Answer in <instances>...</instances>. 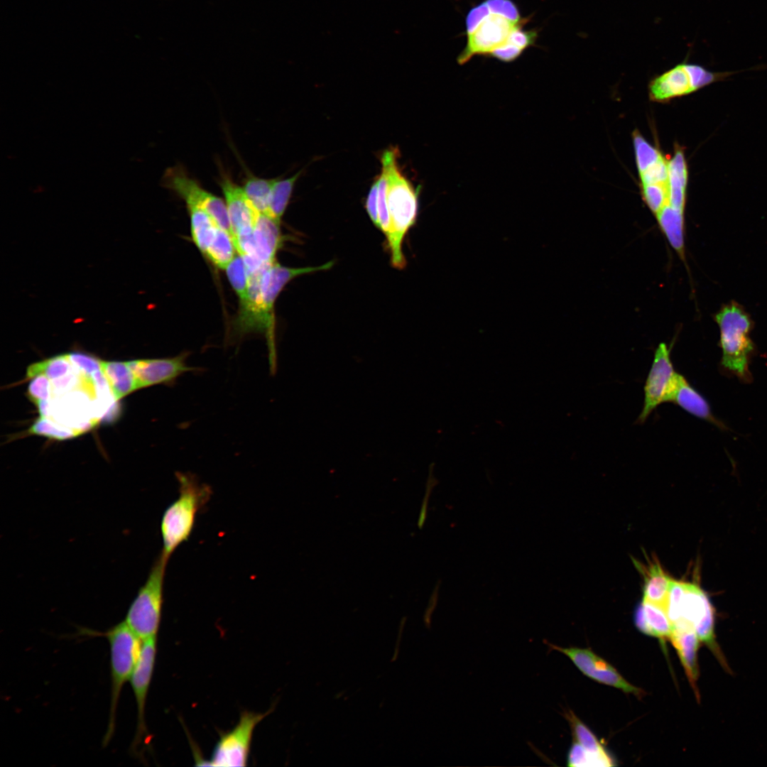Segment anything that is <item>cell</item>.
Instances as JSON below:
<instances>
[{"instance_id": "1f68e13d", "label": "cell", "mask_w": 767, "mask_h": 767, "mask_svg": "<svg viewBox=\"0 0 767 767\" xmlns=\"http://www.w3.org/2000/svg\"><path fill=\"white\" fill-rule=\"evenodd\" d=\"M377 183L379 229L386 236L389 230L390 218L387 205L388 177L386 170L383 165L381 173L377 178Z\"/></svg>"}, {"instance_id": "4fadbf2b", "label": "cell", "mask_w": 767, "mask_h": 767, "mask_svg": "<svg viewBox=\"0 0 767 767\" xmlns=\"http://www.w3.org/2000/svg\"><path fill=\"white\" fill-rule=\"evenodd\" d=\"M551 650L557 651L567 656L575 666L586 676L600 683L614 687L626 693L642 697L643 690L633 685L608 662L589 648L577 647H561L546 643Z\"/></svg>"}, {"instance_id": "d590c367", "label": "cell", "mask_w": 767, "mask_h": 767, "mask_svg": "<svg viewBox=\"0 0 767 767\" xmlns=\"http://www.w3.org/2000/svg\"><path fill=\"white\" fill-rule=\"evenodd\" d=\"M365 209L371 222L377 228L379 229L377 179L371 186L370 190L366 200Z\"/></svg>"}, {"instance_id": "cb8c5ba5", "label": "cell", "mask_w": 767, "mask_h": 767, "mask_svg": "<svg viewBox=\"0 0 767 767\" xmlns=\"http://www.w3.org/2000/svg\"><path fill=\"white\" fill-rule=\"evenodd\" d=\"M187 207L190 217L192 240L200 251L205 254L219 226L214 219L203 210L193 206Z\"/></svg>"}, {"instance_id": "83f0119b", "label": "cell", "mask_w": 767, "mask_h": 767, "mask_svg": "<svg viewBox=\"0 0 767 767\" xmlns=\"http://www.w3.org/2000/svg\"><path fill=\"white\" fill-rule=\"evenodd\" d=\"M235 250L230 234L218 227L215 236L204 255L217 268L225 269L236 256Z\"/></svg>"}, {"instance_id": "d4e9b609", "label": "cell", "mask_w": 767, "mask_h": 767, "mask_svg": "<svg viewBox=\"0 0 767 767\" xmlns=\"http://www.w3.org/2000/svg\"><path fill=\"white\" fill-rule=\"evenodd\" d=\"M537 37L536 30H526L524 25H521L513 32L506 44L494 50L491 57L505 62H512L528 47L533 45Z\"/></svg>"}, {"instance_id": "ffe728a7", "label": "cell", "mask_w": 767, "mask_h": 767, "mask_svg": "<svg viewBox=\"0 0 767 767\" xmlns=\"http://www.w3.org/2000/svg\"><path fill=\"white\" fill-rule=\"evenodd\" d=\"M635 564L644 577L642 600L659 606L667 612L668 590L672 579L658 562H650L648 567L639 562Z\"/></svg>"}, {"instance_id": "f1b7e54d", "label": "cell", "mask_w": 767, "mask_h": 767, "mask_svg": "<svg viewBox=\"0 0 767 767\" xmlns=\"http://www.w3.org/2000/svg\"><path fill=\"white\" fill-rule=\"evenodd\" d=\"M74 370L75 367L71 363L67 354H66L30 365L28 367L26 376V379H31L36 375L44 374L50 381H53L66 376Z\"/></svg>"}, {"instance_id": "4dcf8cb0", "label": "cell", "mask_w": 767, "mask_h": 767, "mask_svg": "<svg viewBox=\"0 0 767 767\" xmlns=\"http://www.w3.org/2000/svg\"><path fill=\"white\" fill-rule=\"evenodd\" d=\"M225 270L232 287L242 302L247 296L248 273L241 256L236 255Z\"/></svg>"}, {"instance_id": "484cf974", "label": "cell", "mask_w": 767, "mask_h": 767, "mask_svg": "<svg viewBox=\"0 0 767 767\" xmlns=\"http://www.w3.org/2000/svg\"><path fill=\"white\" fill-rule=\"evenodd\" d=\"M299 171L291 177L281 179L276 178L273 185L266 215L278 224L288 205L294 186L300 175Z\"/></svg>"}, {"instance_id": "e0dca14e", "label": "cell", "mask_w": 767, "mask_h": 767, "mask_svg": "<svg viewBox=\"0 0 767 767\" xmlns=\"http://www.w3.org/2000/svg\"><path fill=\"white\" fill-rule=\"evenodd\" d=\"M668 402L680 406L691 415L713 424L722 430H728L727 425L714 415L705 397L680 374Z\"/></svg>"}, {"instance_id": "7a4b0ae2", "label": "cell", "mask_w": 767, "mask_h": 767, "mask_svg": "<svg viewBox=\"0 0 767 767\" xmlns=\"http://www.w3.org/2000/svg\"><path fill=\"white\" fill-rule=\"evenodd\" d=\"M381 163L388 177L390 226L386 238L392 266L402 269L406 264L402 245L408 232L416 222L419 192L398 169L396 149L386 151L381 156Z\"/></svg>"}, {"instance_id": "277c9868", "label": "cell", "mask_w": 767, "mask_h": 767, "mask_svg": "<svg viewBox=\"0 0 767 767\" xmlns=\"http://www.w3.org/2000/svg\"><path fill=\"white\" fill-rule=\"evenodd\" d=\"M714 318L720 332L722 368L740 381L750 383L749 363L755 345L750 337L753 322L749 315L741 305L731 301L721 308Z\"/></svg>"}, {"instance_id": "ba28073f", "label": "cell", "mask_w": 767, "mask_h": 767, "mask_svg": "<svg viewBox=\"0 0 767 767\" xmlns=\"http://www.w3.org/2000/svg\"><path fill=\"white\" fill-rule=\"evenodd\" d=\"M668 615L673 623L681 620L692 625L700 641L709 647L724 668L729 670L715 640L714 609L700 586L685 582V590L680 602L668 611Z\"/></svg>"}, {"instance_id": "3957f363", "label": "cell", "mask_w": 767, "mask_h": 767, "mask_svg": "<svg viewBox=\"0 0 767 767\" xmlns=\"http://www.w3.org/2000/svg\"><path fill=\"white\" fill-rule=\"evenodd\" d=\"M179 494L165 510L161 521L163 549L161 553L169 559L174 551L188 540L199 511L211 496L209 486L199 482L194 475L176 472Z\"/></svg>"}, {"instance_id": "8d00e7d4", "label": "cell", "mask_w": 767, "mask_h": 767, "mask_svg": "<svg viewBox=\"0 0 767 767\" xmlns=\"http://www.w3.org/2000/svg\"><path fill=\"white\" fill-rule=\"evenodd\" d=\"M432 472L433 471H430V473H429V477H428V482H427L426 492H425V495L423 501L422 505H421L422 506H421V509H420V515H419V518H418V527L420 528H423V526L424 525V523H425V518H426L428 502V499H429L430 492L433 490V488L437 484V481L435 479L434 477L433 476V472Z\"/></svg>"}, {"instance_id": "5b68a950", "label": "cell", "mask_w": 767, "mask_h": 767, "mask_svg": "<svg viewBox=\"0 0 767 767\" xmlns=\"http://www.w3.org/2000/svg\"><path fill=\"white\" fill-rule=\"evenodd\" d=\"M110 648L111 700L107 730L103 746L111 739L115 729L116 713L124 685L130 680L139 658L142 641L124 621L105 633Z\"/></svg>"}, {"instance_id": "74e56055", "label": "cell", "mask_w": 767, "mask_h": 767, "mask_svg": "<svg viewBox=\"0 0 767 767\" xmlns=\"http://www.w3.org/2000/svg\"><path fill=\"white\" fill-rule=\"evenodd\" d=\"M405 622H406V619H402L401 621L399 628H398V638H397L396 645V647H395V651H394V653H393V656L392 658V659H393L392 660H396V658L398 655L399 643H400V641H401V636H402Z\"/></svg>"}, {"instance_id": "7402d4cb", "label": "cell", "mask_w": 767, "mask_h": 767, "mask_svg": "<svg viewBox=\"0 0 767 767\" xmlns=\"http://www.w3.org/2000/svg\"><path fill=\"white\" fill-rule=\"evenodd\" d=\"M575 740L577 741L594 758L596 766H611L614 763L611 757L589 729L572 710L565 713Z\"/></svg>"}, {"instance_id": "8fae6325", "label": "cell", "mask_w": 767, "mask_h": 767, "mask_svg": "<svg viewBox=\"0 0 767 767\" xmlns=\"http://www.w3.org/2000/svg\"><path fill=\"white\" fill-rule=\"evenodd\" d=\"M670 353L671 347L664 342L660 343L655 351L643 388V406L636 423H644L658 406L667 403L675 386L679 373L674 369Z\"/></svg>"}, {"instance_id": "d6986e66", "label": "cell", "mask_w": 767, "mask_h": 767, "mask_svg": "<svg viewBox=\"0 0 767 767\" xmlns=\"http://www.w3.org/2000/svg\"><path fill=\"white\" fill-rule=\"evenodd\" d=\"M256 255L263 262L276 261V254L283 244L280 224L259 212L254 227Z\"/></svg>"}, {"instance_id": "d6a6232c", "label": "cell", "mask_w": 767, "mask_h": 767, "mask_svg": "<svg viewBox=\"0 0 767 767\" xmlns=\"http://www.w3.org/2000/svg\"><path fill=\"white\" fill-rule=\"evenodd\" d=\"M67 355L74 367L92 381L94 375L102 371L100 359L82 352H72Z\"/></svg>"}, {"instance_id": "6da1fadb", "label": "cell", "mask_w": 767, "mask_h": 767, "mask_svg": "<svg viewBox=\"0 0 767 767\" xmlns=\"http://www.w3.org/2000/svg\"><path fill=\"white\" fill-rule=\"evenodd\" d=\"M527 21L528 18L521 16L511 0L482 1L467 15V43L457 56V62L463 65L475 55L491 56L506 44L518 26Z\"/></svg>"}, {"instance_id": "836d02e7", "label": "cell", "mask_w": 767, "mask_h": 767, "mask_svg": "<svg viewBox=\"0 0 767 767\" xmlns=\"http://www.w3.org/2000/svg\"><path fill=\"white\" fill-rule=\"evenodd\" d=\"M50 380L44 374H38L31 379L28 386V397L36 405L51 398Z\"/></svg>"}, {"instance_id": "e575fe53", "label": "cell", "mask_w": 767, "mask_h": 767, "mask_svg": "<svg viewBox=\"0 0 767 767\" xmlns=\"http://www.w3.org/2000/svg\"><path fill=\"white\" fill-rule=\"evenodd\" d=\"M567 766L572 767L596 766L594 758L575 740L567 754Z\"/></svg>"}, {"instance_id": "9c48e42d", "label": "cell", "mask_w": 767, "mask_h": 767, "mask_svg": "<svg viewBox=\"0 0 767 767\" xmlns=\"http://www.w3.org/2000/svg\"><path fill=\"white\" fill-rule=\"evenodd\" d=\"M161 182L165 187L180 196L187 206L196 207L207 212L218 226L228 232L232 236L224 201L202 187L181 165L166 169Z\"/></svg>"}, {"instance_id": "7c38bea8", "label": "cell", "mask_w": 767, "mask_h": 767, "mask_svg": "<svg viewBox=\"0 0 767 767\" xmlns=\"http://www.w3.org/2000/svg\"><path fill=\"white\" fill-rule=\"evenodd\" d=\"M157 651L156 637L142 641L139 658L131 675L130 682L137 708L136 731L131 743V751L136 754L143 742H147L145 707L151 684Z\"/></svg>"}, {"instance_id": "4316f807", "label": "cell", "mask_w": 767, "mask_h": 767, "mask_svg": "<svg viewBox=\"0 0 767 767\" xmlns=\"http://www.w3.org/2000/svg\"><path fill=\"white\" fill-rule=\"evenodd\" d=\"M276 178H263L248 173L242 188L252 205L261 213L266 214L270 195Z\"/></svg>"}, {"instance_id": "30bf717a", "label": "cell", "mask_w": 767, "mask_h": 767, "mask_svg": "<svg viewBox=\"0 0 767 767\" xmlns=\"http://www.w3.org/2000/svg\"><path fill=\"white\" fill-rule=\"evenodd\" d=\"M271 712L256 713L244 711L236 725L221 734L209 766H244L248 761L251 743L256 727Z\"/></svg>"}, {"instance_id": "603a6c76", "label": "cell", "mask_w": 767, "mask_h": 767, "mask_svg": "<svg viewBox=\"0 0 767 767\" xmlns=\"http://www.w3.org/2000/svg\"><path fill=\"white\" fill-rule=\"evenodd\" d=\"M684 212L667 206L656 215L658 225L669 244L682 259L685 256Z\"/></svg>"}, {"instance_id": "2e32d148", "label": "cell", "mask_w": 767, "mask_h": 767, "mask_svg": "<svg viewBox=\"0 0 767 767\" xmlns=\"http://www.w3.org/2000/svg\"><path fill=\"white\" fill-rule=\"evenodd\" d=\"M673 629L670 640L678 654L682 665L692 686L696 690L699 676L697 651L699 638L695 627L684 621L673 623Z\"/></svg>"}, {"instance_id": "44dd1931", "label": "cell", "mask_w": 767, "mask_h": 767, "mask_svg": "<svg viewBox=\"0 0 767 767\" xmlns=\"http://www.w3.org/2000/svg\"><path fill=\"white\" fill-rule=\"evenodd\" d=\"M101 369L116 400L138 389L135 375L128 361H102Z\"/></svg>"}, {"instance_id": "8992f818", "label": "cell", "mask_w": 767, "mask_h": 767, "mask_svg": "<svg viewBox=\"0 0 767 767\" xmlns=\"http://www.w3.org/2000/svg\"><path fill=\"white\" fill-rule=\"evenodd\" d=\"M168 559L157 557L143 585L130 605L124 621L141 641L156 637L163 602V582Z\"/></svg>"}, {"instance_id": "9a60e30c", "label": "cell", "mask_w": 767, "mask_h": 767, "mask_svg": "<svg viewBox=\"0 0 767 767\" xmlns=\"http://www.w3.org/2000/svg\"><path fill=\"white\" fill-rule=\"evenodd\" d=\"M225 199V204L234 239L253 232L259 212L247 198L242 187L239 186L226 173L218 180Z\"/></svg>"}, {"instance_id": "52a82bcc", "label": "cell", "mask_w": 767, "mask_h": 767, "mask_svg": "<svg viewBox=\"0 0 767 767\" xmlns=\"http://www.w3.org/2000/svg\"><path fill=\"white\" fill-rule=\"evenodd\" d=\"M743 71L745 70L713 72L701 65L689 62L686 58L650 81L649 98L655 102H669L712 83L727 80L731 75Z\"/></svg>"}, {"instance_id": "5bb4252c", "label": "cell", "mask_w": 767, "mask_h": 767, "mask_svg": "<svg viewBox=\"0 0 767 767\" xmlns=\"http://www.w3.org/2000/svg\"><path fill=\"white\" fill-rule=\"evenodd\" d=\"M187 357V352H183L174 357L136 359L128 364L135 375L138 388L157 384L172 385L183 374L200 370L188 366Z\"/></svg>"}, {"instance_id": "ac0fdd59", "label": "cell", "mask_w": 767, "mask_h": 767, "mask_svg": "<svg viewBox=\"0 0 767 767\" xmlns=\"http://www.w3.org/2000/svg\"><path fill=\"white\" fill-rule=\"evenodd\" d=\"M634 622L637 629L646 635L662 640L670 638L673 622L659 606L642 600L635 610Z\"/></svg>"}, {"instance_id": "f546056e", "label": "cell", "mask_w": 767, "mask_h": 767, "mask_svg": "<svg viewBox=\"0 0 767 767\" xmlns=\"http://www.w3.org/2000/svg\"><path fill=\"white\" fill-rule=\"evenodd\" d=\"M28 433L58 440L72 438L80 435L76 430L44 416H40L33 423L28 429Z\"/></svg>"}]
</instances>
